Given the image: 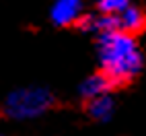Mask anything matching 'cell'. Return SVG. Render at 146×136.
<instances>
[{"label": "cell", "instance_id": "1", "mask_svg": "<svg viewBox=\"0 0 146 136\" xmlns=\"http://www.w3.org/2000/svg\"><path fill=\"white\" fill-rule=\"evenodd\" d=\"M95 52L99 70L109 76L117 89L134 83L144 70V52L138 37L119 29L97 35Z\"/></svg>", "mask_w": 146, "mask_h": 136}, {"label": "cell", "instance_id": "2", "mask_svg": "<svg viewBox=\"0 0 146 136\" xmlns=\"http://www.w3.org/2000/svg\"><path fill=\"white\" fill-rule=\"evenodd\" d=\"M58 97L50 87L43 85H25L17 87L4 97L0 111L6 120L13 122H33L56 109Z\"/></svg>", "mask_w": 146, "mask_h": 136}, {"label": "cell", "instance_id": "3", "mask_svg": "<svg viewBox=\"0 0 146 136\" xmlns=\"http://www.w3.org/2000/svg\"><path fill=\"white\" fill-rule=\"evenodd\" d=\"M86 13L84 0H54L50 6V23L54 27H74L78 23V19Z\"/></svg>", "mask_w": 146, "mask_h": 136}, {"label": "cell", "instance_id": "4", "mask_svg": "<svg viewBox=\"0 0 146 136\" xmlns=\"http://www.w3.org/2000/svg\"><path fill=\"white\" fill-rule=\"evenodd\" d=\"M117 87L111 83V79L107 76L105 72L97 70L89 76H84V79L78 83V89H76V95H78V99L84 103V101H91L95 97H101V95H107V93H113Z\"/></svg>", "mask_w": 146, "mask_h": 136}, {"label": "cell", "instance_id": "5", "mask_svg": "<svg viewBox=\"0 0 146 136\" xmlns=\"http://www.w3.org/2000/svg\"><path fill=\"white\" fill-rule=\"evenodd\" d=\"M78 31L86 33V35H101V33H107V31H113V29H117V17L115 15H105L101 11H95L93 13H84L78 23L74 25Z\"/></svg>", "mask_w": 146, "mask_h": 136}, {"label": "cell", "instance_id": "6", "mask_svg": "<svg viewBox=\"0 0 146 136\" xmlns=\"http://www.w3.org/2000/svg\"><path fill=\"white\" fill-rule=\"evenodd\" d=\"M117 17V29L123 33H130V35H142L146 31V11L140 6L132 2L125 11H121Z\"/></svg>", "mask_w": 146, "mask_h": 136}, {"label": "cell", "instance_id": "7", "mask_svg": "<svg viewBox=\"0 0 146 136\" xmlns=\"http://www.w3.org/2000/svg\"><path fill=\"white\" fill-rule=\"evenodd\" d=\"M115 109H117V103H115L113 93H107V95H101V97H95L91 101H84L86 115H89L93 122H99V124L109 122L115 115Z\"/></svg>", "mask_w": 146, "mask_h": 136}, {"label": "cell", "instance_id": "8", "mask_svg": "<svg viewBox=\"0 0 146 136\" xmlns=\"http://www.w3.org/2000/svg\"><path fill=\"white\" fill-rule=\"evenodd\" d=\"M134 0H99V2H95V8L101 11V13H105V15H119Z\"/></svg>", "mask_w": 146, "mask_h": 136}, {"label": "cell", "instance_id": "9", "mask_svg": "<svg viewBox=\"0 0 146 136\" xmlns=\"http://www.w3.org/2000/svg\"><path fill=\"white\" fill-rule=\"evenodd\" d=\"M93 2H99V0H93Z\"/></svg>", "mask_w": 146, "mask_h": 136}, {"label": "cell", "instance_id": "10", "mask_svg": "<svg viewBox=\"0 0 146 136\" xmlns=\"http://www.w3.org/2000/svg\"><path fill=\"white\" fill-rule=\"evenodd\" d=\"M0 136H6V134H0Z\"/></svg>", "mask_w": 146, "mask_h": 136}]
</instances>
